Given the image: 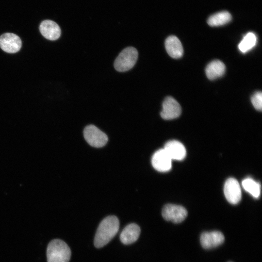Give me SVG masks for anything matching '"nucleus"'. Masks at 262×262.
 <instances>
[{"mask_svg":"<svg viewBox=\"0 0 262 262\" xmlns=\"http://www.w3.org/2000/svg\"><path fill=\"white\" fill-rule=\"evenodd\" d=\"M71 250L67 245L60 239H54L48 245L47 249L48 262H69Z\"/></svg>","mask_w":262,"mask_h":262,"instance_id":"f03ea898","label":"nucleus"},{"mask_svg":"<svg viewBox=\"0 0 262 262\" xmlns=\"http://www.w3.org/2000/svg\"><path fill=\"white\" fill-rule=\"evenodd\" d=\"M162 213L165 220L174 223H179L185 219L187 211L181 206L168 204L163 207Z\"/></svg>","mask_w":262,"mask_h":262,"instance_id":"39448f33","label":"nucleus"},{"mask_svg":"<svg viewBox=\"0 0 262 262\" xmlns=\"http://www.w3.org/2000/svg\"><path fill=\"white\" fill-rule=\"evenodd\" d=\"M164 149L172 160H182L186 156V149L182 144L177 140L168 141Z\"/></svg>","mask_w":262,"mask_h":262,"instance_id":"f8f14e48","label":"nucleus"},{"mask_svg":"<svg viewBox=\"0 0 262 262\" xmlns=\"http://www.w3.org/2000/svg\"><path fill=\"white\" fill-rule=\"evenodd\" d=\"M224 192L227 200L231 204H236L241 199V190L238 181L230 178L225 182Z\"/></svg>","mask_w":262,"mask_h":262,"instance_id":"6e6552de","label":"nucleus"},{"mask_svg":"<svg viewBox=\"0 0 262 262\" xmlns=\"http://www.w3.org/2000/svg\"><path fill=\"white\" fill-rule=\"evenodd\" d=\"M172 159L164 148L156 151L151 159L153 167L157 171L164 172L169 171L172 167Z\"/></svg>","mask_w":262,"mask_h":262,"instance_id":"1a4fd4ad","label":"nucleus"},{"mask_svg":"<svg viewBox=\"0 0 262 262\" xmlns=\"http://www.w3.org/2000/svg\"><path fill=\"white\" fill-rule=\"evenodd\" d=\"M119 226V220L116 216L105 218L97 230L94 242L95 246L100 248L107 244L117 233Z\"/></svg>","mask_w":262,"mask_h":262,"instance_id":"f257e3e1","label":"nucleus"},{"mask_svg":"<svg viewBox=\"0 0 262 262\" xmlns=\"http://www.w3.org/2000/svg\"><path fill=\"white\" fill-rule=\"evenodd\" d=\"M138 55L137 50L133 47H129L124 49L115 61V69L119 72L131 69L135 64Z\"/></svg>","mask_w":262,"mask_h":262,"instance_id":"7ed1b4c3","label":"nucleus"},{"mask_svg":"<svg viewBox=\"0 0 262 262\" xmlns=\"http://www.w3.org/2000/svg\"><path fill=\"white\" fill-rule=\"evenodd\" d=\"M140 234V227L137 224H130L122 231L120 235V241L125 245L131 244L137 241Z\"/></svg>","mask_w":262,"mask_h":262,"instance_id":"4468645a","label":"nucleus"},{"mask_svg":"<svg viewBox=\"0 0 262 262\" xmlns=\"http://www.w3.org/2000/svg\"><path fill=\"white\" fill-rule=\"evenodd\" d=\"M21 45L20 38L16 34L7 33L0 36V47L6 52H17L20 49Z\"/></svg>","mask_w":262,"mask_h":262,"instance_id":"0eeeda50","label":"nucleus"},{"mask_svg":"<svg viewBox=\"0 0 262 262\" xmlns=\"http://www.w3.org/2000/svg\"><path fill=\"white\" fill-rule=\"evenodd\" d=\"M257 42V37L255 33L249 32L243 37L238 45V49L243 53H246L251 50Z\"/></svg>","mask_w":262,"mask_h":262,"instance_id":"f3484780","label":"nucleus"},{"mask_svg":"<svg viewBox=\"0 0 262 262\" xmlns=\"http://www.w3.org/2000/svg\"><path fill=\"white\" fill-rule=\"evenodd\" d=\"M251 101L254 107L261 111L262 108V94L261 91L256 92L251 97Z\"/></svg>","mask_w":262,"mask_h":262,"instance_id":"6ab92c4d","label":"nucleus"},{"mask_svg":"<svg viewBox=\"0 0 262 262\" xmlns=\"http://www.w3.org/2000/svg\"><path fill=\"white\" fill-rule=\"evenodd\" d=\"M231 20V16L228 11H222L214 14L210 16L207 23L212 27L224 25Z\"/></svg>","mask_w":262,"mask_h":262,"instance_id":"dca6fc26","label":"nucleus"},{"mask_svg":"<svg viewBox=\"0 0 262 262\" xmlns=\"http://www.w3.org/2000/svg\"><path fill=\"white\" fill-rule=\"evenodd\" d=\"M161 117L165 120H171L178 117L181 112V106L178 102L171 97H166L162 104Z\"/></svg>","mask_w":262,"mask_h":262,"instance_id":"423d86ee","label":"nucleus"},{"mask_svg":"<svg viewBox=\"0 0 262 262\" xmlns=\"http://www.w3.org/2000/svg\"><path fill=\"white\" fill-rule=\"evenodd\" d=\"M39 30L45 38L51 41L58 39L61 33L59 25L51 20L43 21L39 26Z\"/></svg>","mask_w":262,"mask_h":262,"instance_id":"9b49d317","label":"nucleus"},{"mask_svg":"<svg viewBox=\"0 0 262 262\" xmlns=\"http://www.w3.org/2000/svg\"><path fill=\"white\" fill-rule=\"evenodd\" d=\"M83 135L87 142L93 147H102L108 141L107 135L93 125H88L85 128Z\"/></svg>","mask_w":262,"mask_h":262,"instance_id":"20e7f679","label":"nucleus"},{"mask_svg":"<svg viewBox=\"0 0 262 262\" xmlns=\"http://www.w3.org/2000/svg\"><path fill=\"white\" fill-rule=\"evenodd\" d=\"M244 189L253 197L258 198L260 195V184L250 178L245 179L242 181Z\"/></svg>","mask_w":262,"mask_h":262,"instance_id":"a211bd4d","label":"nucleus"},{"mask_svg":"<svg viewBox=\"0 0 262 262\" xmlns=\"http://www.w3.org/2000/svg\"><path fill=\"white\" fill-rule=\"evenodd\" d=\"M225 70L224 64L220 60H215L208 64L205 68V73L209 80H213L222 76Z\"/></svg>","mask_w":262,"mask_h":262,"instance_id":"2eb2a0df","label":"nucleus"},{"mask_svg":"<svg viewBox=\"0 0 262 262\" xmlns=\"http://www.w3.org/2000/svg\"><path fill=\"white\" fill-rule=\"evenodd\" d=\"M165 47L169 55L173 58H180L183 53V49L180 40L177 37L171 35L165 41Z\"/></svg>","mask_w":262,"mask_h":262,"instance_id":"ddd939ff","label":"nucleus"},{"mask_svg":"<svg viewBox=\"0 0 262 262\" xmlns=\"http://www.w3.org/2000/svg\"><path fill=\"white\" fill-rule=\"evenodd\" d=\"M225 240L223 234L219 231L203 232L200 237V244L205 249H211L221 245Z\"/></svg>","mask_w":262,"mask_h":262,"instance_id":"9d476101","label":"nucleus"}]
</instances>
